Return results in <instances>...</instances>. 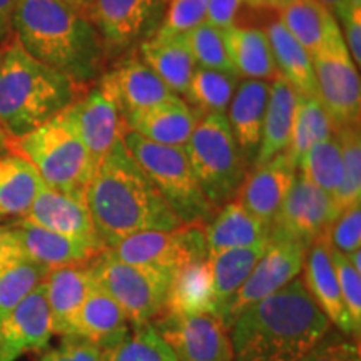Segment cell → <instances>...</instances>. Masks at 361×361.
Instances as JSON below:
<instances>
[{
	"label": "cell",
	"mask_w": 361,
	"mask_h": 361,
	"mask_svg": "<svg viewBox=\"0 0 361 361\" xmlns=\"http://www.w3.org/2000/svg\"><path fill=\"white\" fill-rule=\"evenodd\" d=\"M85 206L106 247L135 233L183 226L123 137L99 162L85 192Z\"/></svg>",
	"instance_id": "6da1fadb"
},
{
	"label": "cell",
	"mask_w": 361,
	"mask_h": 361,
	"mask_svg": "<svg viewBox=\"0 0 361 361\" xmlns=\"http://www.w3.org/2000/svg\"><path fill=\"white\" fill-rule=\"evenodd\" d=\"M331 326L296 278L238 316L229 328L233 361H300Z\"/></svg>",
	"instance_id": "7a4b0ae2"
},
{
	"label": "cell",
	"mask_w": 361,
	"mask_h": 361,
	"mask_svg": "<svg viewBox=\"0 0 361 361\" xmlns=\"http://www.w3.org/2000/svg\"><path fill=\"white\" fill-rule=\"evenodd\" d=\"M13 37L27 54L84 87L101 75L107 57L96 25L71 0H17Z\"/></svg>",
	"instance_id": "3957f363"
},
{
	"label": "cell",
	"mask_w": 361,
	"mask_h": 361,
	"mask_svg": "<svg viewBox=\"0 0 361 361\" xmlns=\"http://www.w3.org/2000/svg\"><path fill=\"white\" fill-rule=\"evenodd\" d=\"M84 85L27 54L12 37L0 62V128L19 139L82 96Z\"/></svg>",
	"instance_id": "277c9868"
},
{
	"label": "cell",
	"mask_w": 361,
	"mask_h": 361,
	"mask_svg": "<svg viewBox=\"0 0 361 361\" xmlns=\"http://www.w3.org/2000/svg\"><path fill=\"white\" fill-rule=\"evenodd\" d=\"M11 151L24 156L49 188L85 202V192L97 164L59 116L13 139Z\"/></svg>",
	"instance_id": "5b68a950"
},
{
	"label": "cell",
	"mask_w": 361,
	"mask_h": 361,
	"mask_svg": "<svg viewBox=\"0 0 361 361\" xmlns=\"http://www.w3.org/2000/svg\"><path fill=\"white\" fill-rule=\"evenodd\" d=\"M123 141L180 224L204 228L214 218L218 207L202 192L184 147L151 142L126 129Z\"/></svg>",
	"instance_id": "8992f818"
},
{
	"label": "cell",
	"mask_w": 361,
	"mask_h": 361,
	"mask_svg": "<svg viewBox=\"0 0 361 361\" xmlns=\"http://www.w3.org/2000/svg\"><path fill=\"white\" fill-rule=\"evenodd\" d=\"M184 151L211 204L219 209L226 202L234 201L247 174V164L226 114L213 112L201 116Z\"/></svg>",
	"instance_id": "52a82bcc"
},
{
	"label": "cell",
	"mask_w": 361,
	"mask_h": 361,
	"mask_svg": "<svg viewBox=\"0 0 361 361\" xmlns=\"http://www.w3.org/2000/svg\"><path fill=\"white\" fill-rule=\"evenodd\" d=\"M94 283L124 311L129 324L151 323L164 308L171 276L161 271L112 258L104 250L90 263Z\"/></svg>",
	"instance_id": "ba28073f"
},
{
	"label": "cell",
	"mask_w": 361,
	"mask_h": 361,
	"mask_svg": "<svg viewBox=\"0 0 361 361\" xmlns=\"http://www.w3.org/2000/svg\"><path fill=\"white\" fill-rule=\"evenodd\" d=\"M311 62L316 97L328 112L333 130L343 126L360 124V67H356L346 49L341 29L323 44V47L311 57Z\"/></svg>",
	"instance_id": "9c48e42d"
},
{
	"label": "cell",
	"mask_w": 361,
	"mask_h": 361,
	"mask_svg": "<svg viewBox=\"0 0 361 361\" xmlns=\"http://www.w3.org/2000/svg\"><path fill=\"white\" fill-rule=\"evenodd\" d=\"M107 255L124 263L146 266L173 276L194 261L207 258L204 233L200 226H180L171 231H144L106 247Z\"/></svg>",
	"instance_id": "30bf717a"
},
{
	"label": "cell",
	"mask_w": 361,
	"mask_h": 361,
	"mask_svg": "<svg viewBox=\"0 0 361 361\" xmlns=\"http://www.w3.org/2000/svg\"><path fill=\"white\" fill-rule=\"evenodd\" d=\"M168 0H90L85 13L96 25L107 56L129 51L151 39Z\"/></svg>",
	"instance_id": "8fae6325"
},
{
	"label": "cell",
	"mask_w": 361,
	"mask_h": 361,
	"mask_svg": "<svg viewBox=\"0 0 361 361\" xmlns=\"http://www.w3.org/2000/svg\"><path fill=\"white\" fill-rule=\"evenodd\" d=\"M306 251L308 247L300 243L288 241V239L269 238L268 246L261 258L256 261L255 268L233 296L228 306L223 310L219 319L229 331L231 324L243 311H246L258 301L264 300L300 278L303 271Z\"/></svg>",
	"instance_id": "7c38bea8"
},
{
	"label": "cell",
	"mask_w": 361,
	"mask_h": 361,
	"mask_svg": "<svg viewBox=\"0 0 361 361\" xmlns=\"http://www.w3.org/2000/svg\"><path fill=\"white\" fill-rule=\"evenodd\" d=\"M341 211L329 194L298 173L286 200L269 226V238L288 239L310 247L316 239L326 236Z\"/></svg>",
	"instance_id": "4fadbf2b"
},
{
	"label": "cell",
	"mask_w": 361,
	"mask_h": 361,
	"mask_svg": "<svg viewBox=\"0 0 361 361\" xmlns=\"http://www.w3.org/2000/svg\"><path fill=\"white\" fill-rule=\"evenodd\" d=\"M178 361H233L229 331L211 313H161L151 322Z\"/></svg>",
	"instance_id": "5bb4252c"
},
{
	"label": "cell",
	"mask_w": 361,
	"mask_h": 361,
	"mask_svg": "<svg viewBox=\"0 0 361 361\" xmlns=\"http://www.w3.org/2000/svg\"><path fill=\"white\" fill-rule=\"evenodd\" d=\"M57 116L78 135L97 166L126 129L114 102L99 87L82 94Z\"/></svg>",
	"instance_id": "9a60e30c"
},
{
	"label": "cell",
	"mask_w": 361,
	"mask_h": 361,
	"mask_svg": "<svg viewBox=\"0 0 361 361\" xmlns=\"http://www.w3.org/2000/svg\"><path fill=\"white\" fill-rule=\"evenodd\" d=\"M97 87L114 102L123 123L134 112L176 96L141 59H126L111 71L104 72Z\"/></svg>",
	"instance_id": "2e32d148"
},
{
	"label": "cell",
	"mask_w": 361,
	"mask_h": 361,
	"mask_svg": "<svg viewBox=\"0 0 361 361\" xmlns=\"http://www.w3.org/2000/svg\"><path fill=\"white\" fill-rule=\"evenodd\" d=\"M54 335L44 283L0 322V361L47 348Z\"/></svg>",
	"instance_id": "e0dca14e"
},
{
	"label": "cell",
	"mask_w": 361,
	"mask_h": 361,
	"mask_svg": "<svg viewBox=\"0 0 361 361\" xmlns=\"http://www.w3.org/2000/svg\"><path fill=\"white\" fill-rule=\"evenodd\" d=\"M298 169L284 151L268 162L252 166L238 189V201L247 213L271 226L295 183Z\"/></svg>",
	"instance_id": "ac0fdd59"
},
{
	"label": "cell",
	"mask_w": 361,
	"mask_h": 361,
	"mask_svg": "<svg viewBox=\"0 0 361 361\" xmlns=\"http://www.w3.org/2000/svg\"><path fill=\"white\" fill-rule=\"evenodd\" d=\"M20 256L49 271L62 266L90 264L106 247L80 239L67 238L30 223L24 218L11 224Z\"/></svg>",
	"instance_id": "d6986e66"
},
{
	"label": "cell",
	"mask_w": 361,
	"mask_h": 361,
	"mask_svg": "<svg viewBox=\"0 0 361 361\" xmlns=\"http://www.w3.org/2000/svg\"><path fill=\"white\" fill-rule=\"evenodd\" d=\"M301 273H303L301 281H303L306 291L329 319V323L335 324L338 331H341L343 335L356 338L353 323H351L350 313L343 301L340 286H338L326 236L316 239L308 247Z\"/></svg>",
	"instance_id": "ffe728a7"
},
{
	"label": "cell",
	"mask_w": 361,
	"mask_h": 361,
	"mask_svg": "<svg viewBox=\"0 0 361 361\" xmlns=\"http://www.w3.org/2000/svg\"><path fill=\"white\" fill-rule=\"evenodd\" d=\"M24 219L62 236L104 246L85 202L56 191L47 184L40 188Z\"/></svg>",
	"instance_id": "44dd1931"
},
{
	"label": "cell",
	"mask_w": 361,
	"mask_h": 361,
	"mask_svg": "<svg viewBox=\"0 0 361 361\" xmlns=\"http://www.w3.org/2000/svg\"><path fill=\"white\" fill-rule=\"evenodd\" d=\"M200 116L179 96L137 111L124 119L126 130L162 146L184 147Z\"/></svg>",
	"instance_id": "7402d4cb"
},
{
	"label": "cell",
	"mask_w": 361,
	"mask_h": 361,
	"mask_svg": "<svg viewBox=\"0 0 361 361\" xmlns=\"http://www.w3.org/2000/svg\"><path fill=\"white\" fill-rule=\"evenodd\" d=\"M44 286L54 335H72L75 316L94 288L90 264L62 266L51 269L44 279Z\"/></svg>",
	"instance_id": "603a6c76"
},
{
	"label": "cell",
	"mask_w": 361,
	"mask_h": 361,
	"mask_svg": "<svg viewBox=\"0 0 361 361\" xmlns=\"http://www.w3.org/2000/svg\"><path fill=\"white\" fill-rule=\"evenodd\" d=\"M268 94L269 82L245 79L241 84H238L236 92L226 111L229 128L233 130L247 168L252 166L258 154Z\"/></svg>",
	"instance_id": "cb8c5ba5"
},
{
	"label": "cell",
	"mask_w": 361,
	"mask_h": 361,
	"mask_svg": "<svg viewBox=\"0 0 361 361\" xmlns=\"http://www.w3.org/2000/svg\"><path fill=\"white\" fill-rule=\"evenodd\" d=\"M207 255L236 250V247H252L268 245L269 228L239 204L229 201L216 211L214 218L202 228Z\"/></svg>",
	"instance_id": "d4e9b609"
},
{
	"label": "cell",
	"mask_w": 361,
	"mask_h": 361,
	"mask_svg": "<svg viewBox=\"0 0 361 361\" xmlns=\"http://www.w3.org/2000/svg\"><path fill=\"white\" fill-rule=\"evenodd\" d=\"M72 335L82 336L104 350H111L129 335V322L123 308L94 283L75 316Z\"/></svg>",
	"instance_id": "484cf974"
},
{
	"label": "cell",
	"mask_w": 361,
	"mask_h": 361,
	"mask_svg": "<svg viewBox=\"0 0 361 361\" xmlns=\"http://www.w3.org/2000/svg\"><path fill=\"white\" fill-rule=\"evenodd\" d=\"M296 99L298 92L283 78L276 75L271 80L263 130H261V144L252 166L268 162L290 146Z\"/></svg>",
	"instance_id": "4316f807"
},
{
	"label": "cell",
	"mask_w": 361,
	"mask_h": 361,
	"mask_svg": "<svg viewBox=\"0 0 361 361\" xmlns=\"http://www.w3.org/2000/svg\"><path fill=\"white\" fill-rule=\"evenodd\" d=\"M142 61L156 72L157 78L173 90L176 96H184L196 71V62L186 37H151L139 45Z\"/></svg>",
	"instance_id": "83f0119b"
},
{
	"label": "cell",
	"mask_w": 361,
	"mask_h": 361,
	"mask_svg": "<svg viewBox=\"0 0 361 361\" xmlns=\"http://www.w3.org/2000/svg\"><path fill=\"white\" fill-rule=\"evenodd\" d=\"M226 49L234 74L243 79L271 82L278 75L264 30L233 25L224 32Z\"/></svg>",
	"instance_id": "f1b7e54d"
},
{
	"label": "cell",
	"mask_w": 361,
	"mask_h": 361,
	"mask_svg": "<svg viewBox=\"0 0 361 361\" xmlns=\"http://www.w3.org/2000/svg\"><path fill=\"white\" fill-rule=\"evenodd\" d=\"M161 313L216 314L209 256L183 266L171 276L164 308Z\"/></svg>",
	"instance_id": "f546056e"
},
{
	"label": "cell",
	"mask_w": 361,
	"mask_h": 361,
	"mask_svg": "<svg viewBox=\"0 0 361 361\" xmlns=\"http://www.w3.org/2000/svg\"><path fill=\"white\" fill-rule=\"evenodd\" d=\"M44 184L24 156L13 151L0 156V216L25 218Z\"/></svg>",
	"instance_id": "4dcf8cb0"
},
{
	"label": "cell",
	"mask_w": 361,
	"mask_h": 361,
	"mask_svg": "<svg viewBox=\"0 0 361 361\" xmlns=\"http://www.w3.org/2000/svg\"><path fill=\"white\" fill-rule=\"evenodd\" d=\"M279 22L311 57L340 29L326 7L316 0H296L279 11Z\"/></svg>",
	"instance_id": "1f68e13d"
},
{
	"label": "cell",
	"mask_w": 361,
	"mask_h": 361,
	"mask_svg": "<svg viewBox=\"0 0 361 361\" xmlns=\"http://www.w3.org/2000/svg\"><path fill=\"white\" fill-rule=\"evenodd\" d=\"M266 37L269 40L279 78L286 80L298 94L316 96L311 56L293 39V35L284 29L279 19L269 22Z\"/></svg>",
	"instance_id": "d6a6232c"
},
{
	"label": "cell",
	"mask_w": 361,
	"mask_h": 361,
	"mask_svg": "<svg viewBox=\"0 0 361 361\" xmlns=\"http://www.w3.org/2000/svg\"><path fill=\"white\" fill-rule=\"evenodd\" d=\"M266 246L268 245L236 247V250H228L209 256L214 313L218 318L246 281V278L250 276Z\"/></svg>",
	"instance_id": "836d02e7"
},
{
	"label": "cell",
	"mask_w": 361,
	"mask_h": 361,
	"mask_svg": "<svg viewBox=\"0 0 361 361\" xmlns=\"http://www.w3.org/2000/svg\"><path fill=\"white\" fill-rule=\"evenodd\" d=\"M333 135V123L329 119L328 112L324 111L322 102L316 96H303L298 94L295 117H293L291 139L286 152L295 162L298 169V162L306 154L310 147L314 144L326 141Z\"/></svg>",
	"instance_id": "e575fe53"
},
{
	"label": "cell",
	"mask_w": 361,
	"mask_h": 361,
	"mask_svg": "<svg viewBox=\"0 0 361 361\" xmlns=\"http://www.w3.org/2000/svg\"><path fill=\"white\" fill-rule=\"evenodd\" d=\"M238 79L234 72L196 67L183 97H186L188 106L192 111L196 109L201 116L213 114V112L226 114L229 102L236 92Z\"/></svg>",
	"instance_id": "d590c367"
},
{
	"label": "cell",
	"mask_w": 361,
	"mask_h": 361,
	"mask_svg": "<svg viewBox=\"0 0 361 361\" xmlns=\"http://www.w3.org/2000/svg\"><path fill=\"white\" fill-rule=\"evenodd\" d=\"M298 173L303 174L314 186L329 194L340 204L345 173H343L341 152L335 134L306 151V154L298 162Z\"/></svg>",
	"instance_id": "8d00e7d4"
},
{
	"label": "cell",
	"mask_w": 361,
	"mask_h": 361,
	"mask_svg": "<svg viewBox=\"0 0 361 361\" xmlns=\"http://www.w3.org/2000/svg\"><path fill=\"white\" fill-rule=\"evenodd\" d=\"M49 269L19 256L0 268V322L44 283Z\"/></svg>",
	"instance_id": "74e56055"
},
{
	"label": "cell",
	"mask_w": 361,
	"mask_h": 361,
	"mask_svg": "<svg viewBox=\"0 0 361 361\" xmlns=\"http://www.w3.org/2000/svg\"><path fill=\"white\" fill-rule=\"evenodd\" d=\"M106 361H178L152 323L134 326V331L114 348L106 350Z\"/></svg>",
	"instance_id": "f35d334b"
},
{
	"label": "cell",
	"mask_w": 361,
	"mask_h": 361,
	"mask_svg": "<svg viewBox=\"0 0 361 361\" xmlns=\"http://www.w3.org/2000/svg\"><path fill=\"white\" fill-rule=\"evenodd\" d=\"M338 146H340L343 173V183L340 194L341 209L356 202H361V134L360 124L343 126L333 130Z\"/></svg>",
	"instance_id": "ab89813d"
},
{
	"label": "cell",
	"mask_w": 361,
	"mask_h": 361,
	"mask_svg": "<svg viewBox=\"0 0 361 361\" xmlns=\"http://www.w3.org/2000/svg\"><path fill=\"white\" fill-rule=\"evenodd\" d=\"M184 37H186L189 51H191L197 67L234 72L231 62H229L223 30L216 29L209 22H202L184 34Z\"/></svg>",
	"instance_id": "60d3db41"
},
{
	"label": "cell",
	"mask_w": 361,
	"mask_h": 361,
	"mask_svg": "<svg viewBox=\"0 0 361 361\" xmlns=\"http://www.w3.org/2000/svg\"><path fill=\"white\" fill-rule=\"evenodd\" d=\"M207 0H168L164 17L152 37H174L206 22Z\"/></svg>",
	"instance_id": "b9f144b4"
},
{
	"label": "cell",
	"mask_w": 361,
	"mask_h": 361,
	"mask_svg": "<svg viewBox=\"0 0 361 361\" xmlns=\"http://www.w3.org/2000/svg\"><path fill=\"white\" fill-rule=\"evenodd\" d=\"M329 256H331L333 268L340 286L343 301H345L346 310H348L351 323H353L355 336L360 340L361 333V273L356 271L351 263L335 247L329 246Z\"/></svg>",
	"instance_id": "7bdbcfd3"
},
{
	"label": "cell",
	"mask_w": 361,
	"mask_h": 361,
	"mask_svg": "<svg viewBox=\"0 0 361 361\" xmlns=\"http://www.w3.org/2000/svg\"><path fill=\"white\" fill-rule=\"evenodd\" d=\"M329 246L343 255L361 250V202L351 204L331 224L326 234Z\"/></svg>",
	"instance_id": "ee69618b"
},
{
	"label": "cell",
	"mask_w": 361,
	"mask_h": 361,
	"mask_svg": "<svg viewBox=\"0 0 361 361\" xmlns=\"http://www.w3.org/2000/svg\"><path fill=\"white\" fill-rule=\"evenodd\" d=\"M300 361H361L360 343L328 333Z\"/></svg>",
	"instance_id": "f6af8a7d"
},
{
	"label": "cell",
	"mask_w": 361,
	"mask_h": 361,
	"mask_svg": "<svg viewBox=\"0 0 361 361\" xmlns=\"http://www.w3.org/2000/svg\"><path fill=\"white\" fill-rule=\"evenodd\" d=\"M335 19L340 25L343 40L351 59L360 67L361 64V0H346L336 12Z\"/></svg>",
	"instance_id": "bcb514c9"
},
{
	"label": "cell",
	"mask_w": 361,
	"mask_h": 361,
	"mask_svg": "<svg viewBox=\"0 0 361 361\" xmlns=\"http://www.w3.org/2000/svg\"><path fill=\"white\" fill-rule=\"evenodd\" d=\"M243 2H246V0H207L206 22L226 32L233 25H236L234 20H236Z\"/></svg>",
	"instance_id": "7dc6e473"
},
{
	"label": "cell",
	"mask_w": 361,
	"mask_h": 361,
	"mask_svg": "<svg viewBox=\"0 0 361 361\" xmlns=\"http://www.w3.org/2000/svg\"><path fill=\"white\" fill-rule=\"evenodd\" d=\"M61 348L69 353L74 361H106V350L78 335L62 336Z\"/></svg>",
	"instance_id": "c3c4849f"
},
{
	"label": "cell",
	"mask_w": 361,
	"mask_h": 361,
	"mask_svg": "<svg viewBox=\"0 0 361 361\" xmlns=\"http://www.w3.org/2000/svg\"><path fill=\"white\" fill-rule=\"evenodd\" d=\"M20 256L17 239L13 236L11 224L0 226V268L17 259Z\"/></svg>",
	"instance_id": "681fc988"
},
{
	"label": "cell",
	"mask_w": 361,
	"mask_h": 361,
	"mask_svg": "<svg viewBox=\"0 0 361 361\" xmlns=\"http://www.w3.org/2000/svg\"><path fill=\"white\" fill-rule=\"evenodd\" d=\"M17 0H0V45L13 37V11Z\"/></svg>",
	"instance_id": "f907efd6"
},
{
	"label": "cell",
	"mask_w": 361,
	"mask_h": 361,
	"mask_svg": "<svg viewBox=\"0 0 361 361\" xmlns=\"http://www.w3.org/2000/svg\"><path fill=\"white\" fill-rule=\"evenodd\" d=\"M39 361H74V358L69 353H66L64 350L59 346L57 350H49L42 355V358Z\"/></svg>",
	"instance_id": "816d5d0a"
},
{
	"label": "cell",
	"mask_w": 361,
	"mask_h": 361,
	"mask_svg": "<svg viewBox=\"0 0 361 361\" xmlns=\"http://www.w3.org/2000/svg\"><path fill=\"white\" fill-rule=\"evenodd\" d=\"M316 2H319L323 7L328 8L333 16H336V12L340 11V7L346 2V0H316Z\"/></svg>",
	"instance_id": "f5cc1de1"
},
{
	"label": "cell",
	"mask_w": 361,
	"mask_h": 361,
	"mask_svg": "<svg viewBox=\"0 0 361 361\" xmlns=\"http://www.w3.org/2000/svg\"><path fill=\"white\" fill-rule=\"evenodd\" d=\"M263 2V6H268L271 8H276V11H283L284 7H288L290 4L296 2V0H261Z\"/></svg>",
	"instance_id": "db71d44e"
},
{
	"label": "cell",
	"mask_w": 361,
	"mask_h": 361,
	"mask_svg": "<svg viewBox=\"0 0 361 361\" xmlns=\"http://www.w3.org/2000/svg\"><path fill=\"white\" fill-rule=\"evenodd\" d=\"M8 151H11V139H8V135L4 133V129L0 128V156L6 154Z\"/></svg>",
	"instance_id": "11a10c76"
},
{
	"label": "cell",
	"mask_w": 361,
	"mask_h": 361,
	"mask_svg": "<svg viewBox=\"0 0 361 361\" xmlns=\"http://www.w3.org/2000/svg\"><path fill=\"white\" fill-rule=\"evenodd\" d=\"M346 258H348L351 266H353V268H355L356 271H360V273H361V263H360V259H361V250L355 251V252H350V255H346Z\"/></svg>",
	"instance_id": "9f6ffc18"
},
{
	"label": "cell",
	"mask_w": 361,
	"mask_h": 361,
	"mask_svg": "<svg viewBox=\"0 0 361 361\" xmlns=\"http://www.w3.org/2000/svg\"><path fill=\"white\" fill-rule=\"evenodd\" d=\"M71 2H74L75 6H78L79 8H82V11L85 12V8L89 7V4H90V0H71Z\"/></svg>",
	"instance_id": "6f0895ef"
},
{
	"label": "cell",
	"mask_w": 361,
	"mask_h": 361,
	"mask_svg": "<svg viewBox=\"0 0 361 361\" xmlns=\"http://www.w3.org/2000/svg\"><path fill=\"white\" fill-rule=\"evenodd\" d=\"M247 4H251V6H263V2L261 0H246Z\"/></svg>",
	"instance_id": "680465c9"
},
{
	"label": "cell",
	"mask_w": 361,
	"mask_h": 361,
	"mask_svg": "<svg viewBox=\"0 0 361 361\" xmlns=\"http://www.w3.org/2000/svg\"><path fill=\"white\" fill-rule=\"evenodd\" d=\"M4 49H6V45H0V62H2V57H4Z\"/></svg>",
	"instance_id": "91938a15"
},
{
	"label": "cell",
	"mask_w": 361,
	"mask_h": 361,
	"mask_svg": "<svg viewBox=\"0 0 361 361\" xmlns=\"http://www.w3.org/2000/svg\"><path fill=\"white\" fill-rule=\"evenodd\" d=\"M0 219H2V216H0Z\"/></svg>",
	"instance_id": "94428289"
}]
</instances>
